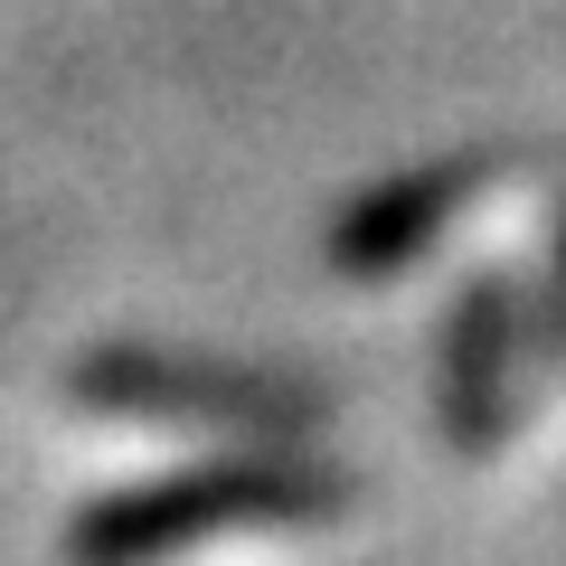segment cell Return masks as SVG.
Masks as SVG:
<instances>
[{"label":"cell","mask_w":566,"mask_h":566,"mask_svg":"<svg viewBox=\"0 0 566 566\" xmlns=\"http://www.w3.org/2000/svg\"><path fill=\"white\" fill-rule=\"evenodd\" d=\"M349 482L322 463H218V472H189V482H142L95 501L85 520H66V557H161V547L189 538H218V528H303V520H340Z\"/></svg>","instance_id":"cell-1"},{"label":"cell","mask_w":566,"mask_h":566,"mask_svg":"<svg viewBox=\"0 0 566 566\" xmlns=\"http://www.w3.org/2000/svg\"><path fill=\"white\" fill-rule=\"evenodd\" d=\"M114 424H208V434H312L331 416L322 387H293L274 368H227V359H161V349H104L66 378Z\"/></svg>","instance_id":"cell-2"},{"label":"cell","mask_w":566,"mask_h":566,"mask_svg":"<svg viewBox=\"0 0 566 566\" xmlns=\"http://www.w3.org/2000/svg\"><path fill=\"white\" fill-rule=\"evenodd\" d=\"M528 161H547V151H463V161H434V170H416V180H397V189H368V199L331 227V264H340V274H416V264L434 255V237H453V227H463L501 180H520Z\"/></svg>","instance_id":"cell-3"},{"label":"cell","mask_w":566,"mask_h":566,"mask_svg":"<svg viewBox=\"0 0 566 566\" xmlns=\"http://www.w3.org/2000/svg\"><path fill=\"white\" fill-rule=\"evenodd\" d=\"M510 378H520V303H510V283H472L444 312V434L463 453L501 444Z\"/></svg>","instance_id":"cell-4"},{"label":"cell","mask_w":566,"mask_h":566,"mask_svg":"<svg viewBox=\"0 0 566 566\" xmlns=\"http://www.w3.org/2000/svg\"><path fill=\"white\" fill-rule=\"evenodd\" d=\"M520 368H528V397H547V387L566 378V245H557L547 293L528 303V322H520Z\"/></svg>","instance_id":"cell-5"}]
</instances>
